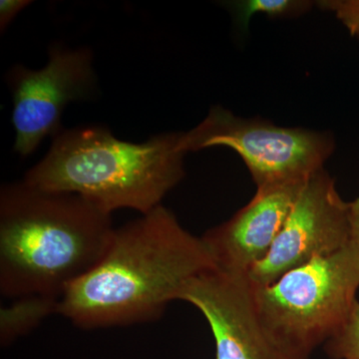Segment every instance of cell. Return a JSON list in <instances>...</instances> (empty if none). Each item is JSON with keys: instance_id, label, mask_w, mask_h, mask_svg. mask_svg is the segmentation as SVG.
Masks as SVG:
<instances>
[{"instance_id": "cell-1", "label": "cell", "mask_w": 359, "mask_h": 359, "mask_svg": "<svg viewBox=\"0 0 359 359\" xmlns=\"http://www.w3.org/2000/svg\"><path fill=\"white\" fill-rule=\"evenodd\" d=\"M214 268L202 237L161 205L114 229L102 257L66 290L56 313L82 330L154 321L191 280Z\"/></svg>"}, {"instance_id": "cell-2", "label": "cell", "mask_w": 359, "mask_h": 359, "mask_svg": "<svg viewBox=\"0 0 359 359\" xmlns=\"http://www.w3.org/2000/svg\"><path fill=\"white\" fill-rule=\"evenodd\" d=\"M110 212L76 194L25 182L0 190V292L6 299L59 302L102 257L114 226Z\"/></svg>"}, {"instance_id": "cell-6", "label": "cell", "mask_w": 359, "mask_h": 359, "mask_svg": "<svg viewBox=\"0 0 359 359\" xmlns=\"http://www.w3.org/2000/svg\"><path fill=\"white\" fill-rule=\"evenodd\" d=\"M7 82L13 95V150L27 157L44 138L62 131L61 118L68 104L93 95L97 78L92 52L52 47L43 68L14 66Z\"/></svg>"}, {"instance_id": "cell-8", "label": "cell", "mask_w": 359, "mask_h": 359, "mask_svg": "<svg viewBox=\"0 0 359 359\" xmlns=\"http://www.w3.org/2000/svg\"><path fill=\"white\" fill-rule=\"evenodd\" d=\"M308 180L257 187L256 195L244 208L205 231L202 238L215 269L229 275L247 276L273 247Z\"/></svg>"}, {"instance_id": "cell-7", "label": "cell", "mask_w": 359, "mask_h": 359, "mask_svg": "<svg viewBox=\"0 0 359 359\" xmlns=\"http://www.w3.org/2000/svg\"><path fill=\"white\" fill-rule=\"evenodd\" d=\"M351 242L349 203L342 200L325 169L309 177L268 255L248 273L250 285H271L314 257Z\"/></svg>"}, {"instance_id": "cell-5", "label": "cell", "mask_w": 359, "mask_h": 359, "mask_svg": "<svg viewBox=\"0 0 359 359\" xmlns=\"http://www.w3.org/2000/svg\"><path fill=\"white\" fill-rule=\"evenodd\" d=\"M216 146L237 152L257 187L309 179L323 169L334 149L330 135L243 119L219 106L195 128L181 132L179 141L184 154Z\"/></svg>"}, {"instance_id": "cell-11", "label": "cell", "mask_w": 359, "mask_h": 359, "mask_svg": "<svg viewBox=\"0 0 359 359\" xmlns=\"http://www.w3.org/2000/svg\"><path fill=\"white\" fill-rule=\"evenodd\" d=\"M238 22L247 27L250 18L256 14H266L269 18H285L306 13L311 2L299 0H243L233 4Z\"/></svg>"}, {"instance_id": "cell-14", "label": "cell", "mask_w": 359, "mask_h": 359, "mask_svg": "<svg viewBox=\"0 0 359 359\" xmlns=\"http://www.w3.org/2000/svg\"><path fill=\"white\" fill-rule=\"evenodd\" d=\"M32 1L27 0H1L0 1V28L6 29L9 23L15 18Z\"/></svg>"}, {"instance_id": "cell-12", "label": "cell", "mask_w": 359, "mask_h": 359, "mask_svg": "<svg viewBox=\"0 0 359 359\" xmlns=\"http://www.w3.org/2000/svg\"><path fill=\"white\" fill-rule=\"evenodd\" d=\"M325 351L332 359H359V301L348 320L327 344Z\"/></svg>"}, {"instance_id": "cell-10", "label": "cell", "mask_w": 359, "mask_h": 359, "mask_svg": "<svg viewBox=\"0 0 359 359\" xmlns=\"http://www.w3.org/2000/svg\"><path fill=\"white\" fill-rule=\"evenodd\" d=\"M58 302L44 297L13 299L11 306L1 309L2 344H11L39 325L45 316L56 313Z\"/></svg>"}, {"instance_id": "cell-9", "label": "cell", "mask_w": 359, "mask_h": 359, "mask_svg": "<svg viewBox=\"0 0 359 359\" xmlns=\"http://www.w3.org/2000/svg\"><path fill=\"white\" fill-rule=\"evenodd\" d=\"M179 301L204 316L214 337L215 359H273L252 309L247 276L209 269L190 280Z\"/></svg>"}, {"instance_id": "cell-3", "label": "cell", "mask_w": 359, "mask_h": 359, "mask_svg": "<svg viewBox=\"0 0 359 359\" xmlns=\"http://www.w3.org/2000/svg\"><path fill=\"white\" fill-rule=\"evenodd\" d=\"M180 137L181 132L162 133L132 143L103 127L62 130L22 181L40 190L76 194L110 214L131 209L145 215L185 176Z\"/></svg>"}, {"instance_id": "cell-4", "label": "cell", "mask_w": 359, "mask_h": 359, "mask_svg": "<svg viewBox=\"0 0 359 359\" xmlns=\"http://www.w3.org/2000/svg\"><path fill=\"white\" fill-rule=\"evenodd\" d=\"M250 287L252 309L271 358L311 359L316 349L344 327L358 302L359 247L351 241L271 285L250 283Z\"/></svg>"}, {"instance_id": "cell-13", "label": "cell", "mask_w": 359, "mask_h": 359, "mask_svg": "<svg viewBox=\"0 0 359 359\" xmlns=\"http://www.w3.org/2000/svg\"><path fill=\"white\" fill-rule=\"evenodd\" d=\"M321 6L334 11L348 32L359 36V0H334L323 1Z\"/></svg>"}, {"instance_id": "cell-15", "label": "cell", "mask_w": 359, "mask_h": 359, "mask_svg": "<svg viewBox=\"0 0 359 359\" xmlns=\"http://www.w3.org/2000/svg\"><path fill=\"white\" fill-rule=\"evenodd\" d=\"M351 241L359 247V197L349 203Z\"/></svg>"}]
</instances>
